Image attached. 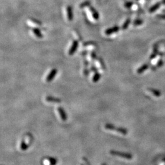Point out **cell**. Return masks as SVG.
<instances>
[{"mask_svg":"<svg viewBox=\"0 0 165 165\" xmlns=\"http://www.w3.org/2000/svg\"><path fill=\"white\" fill-rule=\"evenodd\" d=\"M32 140H33V138H32V136L31 134L26 135L25 137L22 138L20 142L19 149L22 152H24V151H27L28 149L29 148V147L31 146V143L32 142Z\"/></svg>","mask_w":165,"mask_h":165,"instance_id":"1","label":"cell"},{"mask_svg":"<svg viewBox=\"0 0 165 165\" xmlns=\"http://www.w3.org/2000/svg\"><path fill=\"white\" fill-rule=\"evenodd\" d=\"M105 128L107 130L109 131H114V132H117V133H120L121 135H127V131L124 128H121V127H115L114 125L111 124H106L105 125Z\"/></svg>","mask_w":165,"mask_h":165,"instance_id":"2","label":"cell"},{"mask_svg":"<svg viewBox=\"0 0 165 165\" xmlns=\"http://www.w3.org/2000/svg\"><path fill=\"white\" fill-rule=\"evenodd\" d=\"M110 154L111 155L114 156V157H120L121 158H123V159L125 160H130L132 158V155L128 153H125L123 152H119V151H114V150H111L110 151Z\"/></svg>","mask_w":165,"mask_h":165,"instance_id":"3","label":"cell"},{"mask_svg":"<svg viewBox=\"0 0 165 165\" xmlns=\"http://www.w3.org/2000/svg\"><path fill=\"white\" fill-rule=\"evenodd\" d=\"M57 160L53 157H45L42 160V165H56Z\"/></svg>","mask_w":165,"mask_h":165,"instance_id":"4","label":"cell"},{"mask_svg":"<svg viewBox=\"0 0 165 165\" xmlns=\"http://www.w3.org/2000/svg\"><path fill=\"white\" fill-rule=\"evenodd\" d=\"M89 11L90 14L92 15V18L95 20H98L99 19V14L97 12V10L95 9L92 6H89Z\"/></svg>","mask_w":165,"mask_h":165,"instance_id":"5","label":"cell"},{"mask_svg":"<svg viewBox=\"0 0 165 165\" xmlns=\"http://www.w3.org/2000/svg\"><path fill=\"white\" fill-rule=\"evenodd\" d=\"M78 47V41L77 40H75L72 43V46H71L70 48L69 51V55H73L77 51V48Z\"/></svg>","mask_w":165,"mask_h":165,"instance_id":"6","label":"cell"},{"mask_svg":"<svg viewBox=\"0 0 165 165\" xmlns=\"http://www.w3.org/2000/svg\"><path fill=\"white\" fill-rule=\"evenodd\" d=\"M57 70L56 69H53L51 70V72L48 73V75H47V78H46V81L47 82H51L55 77H56V74H57Z\"/></svg>","mask_w":165,"mask_h":165,"instance_id":"7","label":"cell"},{"mask_svg":"<svg viewBox=\"0 0 165 165\" xmlns=\"http://www.w3.org/2000/svg\"><path fill=\"white\" fill-rule=\"evenodd\" d=\"M119 30V27H117V26H115V27L112 28H110L107 29L105 31V34L107 36H109V35L115 33V32H118Z\"/></svg>","mask_w":165,"mask_h":165,"instance_id":"8","label":"cell"},{"mask_svg":"<svg viewBox=\"0 0 165 165\" xmlns=\"http://www.w3.org/2000/svg\"><path fill=\"white\" fill-rule=\"evenodd\" d=\"M57 111H58L60 117H61V120L62 121H66L67 120V115H66V112H65L64 110L62 108V107H59L57 108Z\"/></svg>","mask_w":165,"mask_h":165,"instance_id":"9","label":"cell"},{"mask_svg":"<svg viewBox=\"0 0 165 165\" xmlns=\"http://www.w3.org/2000/svg\"><path fill=\"white\" fill-rule=\"evenodd\" d=\"M66 11H67V18H68V20L69 21H72L73 18V11H72V6H67V9H66Z\"/></svg>","mask_w":165,"mask_h":165,"instance_id":"10","label":"cell"},{"mask_svg":"<svg viewBox=\"0 0 165 165\" xmlns=\"http://www.w3.org/2000/svg\"><path fill=\"white\" fill-rule=\"evenodd\" d=\"M45 100L47 102H51V103H61L62 102L60 98H56V97H52V96H47Z\"/></svg>","mask_w":165,"mask_h":165,"instance_id":"11","label":"cell"},{"mask_svg":"<svg viewBox=\"0 0 165 165\" xmlns=\"http://www.w3.org/2000/svg\"><path fill=\"white\" fill-rule=\"evenodd\" d=\"M32 32L35 34V36H36L38 38H42L43 37V35L41 33L40 29H39L38 28H33L32 29Z\"/></svg>","mask_w":165,"mask_h":165,"instance_id":"12","label":"cell"},{"mask_svg":"<svg viewBox=\"0 0 165 165\" xmlns=\"http://www.w3.org/2000/svg\"><path fill=\"white\" fill-rule=\"evenodd\" d=\"M101 78V75L98 72H96L95 75H94L93 78H92V82H97L99 81V80Z\"/></svg>","mask_w":165,"mask_h":165,"instance_id":"13","label":"cell"},{"mask_svg":"<svg viewBox=\"0 0 165 165\" xmlns=\"http://www.w3.org/2000/svg\"><path fill=\"white\" fill-rule=\"evenodd\" d=\"M160 6V2H157V3H156L155 5H153V6L150 9L149 12H154V11H155L156 10L158 9L159 8Z\"/></svg>","mask_w":165,"mask_h":165,"instance_id":"14","label":"cell"},{"mask_svg":"<svg viewBox=\"0 0 165 165\" xmlns=\"http://www.w3.org/2000/svg\"><path fill=\"white\" fill-rule=\"evenodd\" d=\"M91 6V2H90V1H84V2H82V3L80 5V7L81 9H83L84 8V7H89V6Z\"/></svg>","mask_w":165,"mask_h":165,"instance_id":"15","label":"cell"},{"mask_svg":"<svg viewBox=\"0 0 165 165\" xmlns=\"http://www.w3.org/2000/svg\"><path fill=\"white\" fill-rule=\"evenodd\" d=\"M130 23V18H128V19H127V20L124 22V23L122 25V29L125 30V29H127V28L128 27V25H129Z\"/></svg>","mask_w":165,"mask_h":165,"instance_id":"16","label":"cell"},{"mask_svg":"<svg viewBox=\"0 0 165 165\" xmlns=\"http://www.w3.org/2000/svg\"><path fill=\"white\" fill-rule=\"evenodd\" d=\"M29 21H30V22H31V23L36 25H42V23H41L40 21L34 19V18H31V19L29 20Z\"/></svg>","mask_w":165,"mask_h":165,"instance_id":"17","label":"cell"},{"mask_svg":"<svg viewBox=\"0 0 165 165\" xmlns=\"http://www.w3.org/2000/svg\"><path fill=\"white\" fill-rule=\"evenodd\" d=\"M147 67H148V66H146V65H144V66H142V67H140V68L138 70V73H142V72H143L144 71L146 70V69L147 68Z\"/></svg>","mask_w":165,"mask_h":165,"instance_id":"18","label":"cell"},{"mask_svg":"<svg viewBox=\"0 0 165 165\" xmlns=\"http://www.w3.org/2000/svg\"><path fill=\"white\" fill-rule=\"evenodd\" d=\"M133 5V2H131V1H128V2H126L124 4V6L126 8H130L132 7V6Z\"/></svg>","mask_w":165,"mask_h":165,"instance_id":"19","label":"cell"},{"mask_svg":"<svg viewBox=\"0 0 165 165\" xmlns=\"http://www.w3.org/2000/svg\"><path fill=\"white\" fill-rule=\"evenodd\" d=\"M141 23H142V20H136L134 22L133 24L134 25H141Z\"/></svg>","mask_w":165,"mask_h":165,"instance_id":"20","label":"cell"},{"mask_svg":"<svg viewBox=\"0 0 165 165\" xmlns=\"http://www.w3.org/2000/svg\"><path fill=\"white\" fill-rule=\"evenodd\" d=\"M80 165H90L89 163V162L87 163V160L86 159V158H84L83 159H82V163H81Z\"/></svg>","mask_w":165,"mask_h":165,"instance_id":"21","label":"cell"},{"mask_svg":"<svg viewBox=\"0 0 165 165\" xmlns=\"http://www.w3.org/2000/svg\"><path fill=\"white\" fill-rule=\"evenodd\" d=\"M99 62H100V66H101V67H102V69H105L104 63H103V62L102 61V60L101 59H99Z\"/></svg>","mask_w":165,"mask_h":165,"instance_id":"22","label":"cell"},{"mask_svg":"<svg viewBox=\"0 0 165 165\" xmlns=\"http://www.w3.org/2000/svg\"><path fill=\"white\" fill-rule=\"evenodd\" d=\"M91 57H92V59H95V58H96V53H95L94 52H92V53H91Z\"/></svg>","mask_w":165,"mask_h":165,"instance_id":"23","label":"cell"},{"mask_svg":"<svg viewBox=\"0 0 165 165\" xmlns=\"http://www.w3.org/2000/svg\"><path fill=\"white\" fill-rule=\"evenodd\" d=\"M91 70L93 71V72H97V69L94 67H91Z\"/></svg>","mask_w":165,"mask_h":165,"instance_id":"24","label":"cell"},{"mask_svg":"<svg viewBox=\"0 0 165 165\" xmlns=\"http://www.w3.org/2000/svg\"><path fill=\"white\" fill-rule=\"evenodd\" d=\"M158 17L161 18H163V19H165V15H160L158 16Z\"/></svg>","mask_w":165,"mask_h":165,"instance_id":"25","label":"cell"},{"mask_svg":"<svg viewBox=\"0 0 165 165\" xmlns=\"http://www.w3.org/2000/svg\"><path fill=\"white\" fill-rule=\"evenodd\" d=\"M162 3H163V4H165V0H163V1H162Z\"/></svg>","mask_w":165,"mask_h":165,"instance_id":"26","label":"cell"},{"mask_svg":"<svg viewBox=\"0 0 165 165\" xmlns=\"http://www.w3.org/2000/svg\"><path fill=\"white\" fill-rule=\"evenodd\" d=\"M106 165L105 164H103V165Z\"/></svg>","mask_w":165,"mask_h":165,"instance_id":"27","label":"cell"}]
</instances>
